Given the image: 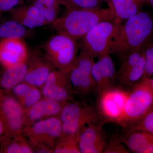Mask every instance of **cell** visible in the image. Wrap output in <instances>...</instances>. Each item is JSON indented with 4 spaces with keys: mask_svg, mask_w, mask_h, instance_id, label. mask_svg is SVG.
<instances>
[{
    "mask_svg": "<svg viewBox=\"0 0 153 153\" xmlns=\"http://www.w3.org/2000/svg\"><path fill=\"white\" fill-rule=\"evenodd\" d=\"M46 20L48 25L58 18L60 5L55 0H31Z\"/></svg>",
    "mask_w": 153,
    "mask_h": 153,
    "instance_id": "obj_24",
    "label": "cell"
},
{
    "mask_svg": "<svg viewBox=\"0 0 153 153\" xmlns=\"http://www.w3.org/2000/svg\"><path fill=\"white\" fill-rule=\"evenodd\" d=\"M128 95V92L114 87L99 94L100 116L106 121L117 123L122 116Z\"/></svg>",
    "mask_w": 153,
    "mask_h": 153,
    "instance_id": "obj_10",
    "label": "cell"
},
{
    "mask_svg": "<svg viewBox=\"0 0 153 153\" xmlns=\"http://www.w3.org/2000/svg\"><path fill=\"white\" fill-rule=\"evenodd\" d=\"M119 138L122 142L134 153H139L146 146L153 142V133L125 129Z\"/></svg>",
    "mask_w": 153,
    "mask_h": 153,
    "instance_id": "obj_19",
    "label": "cell"
},
{
    "mask_svg": "<svg viewBox=\"0 0 153 153\" xmlns=\"http://www.w3.org/2000/svg\"><path fill=\"white\" fill-rule=\"evenodd\" d=\"M116 20L108 8L85 9L76 7L66 10V13L51 24L57 33L68 35L77 39L85 36L97 24Z\"/></svg>",
    "mask_w": 153,
    "mask_h": 153,
    "instance_id": "obj_1",
    "label": "cell"
},
{
    "mask_svg": "<svg viewBox=\"0 0 153 153\" xmlns=\"http://www.w3.org/2000/svg\"><path fill=\"white\" fill-rule=\"evenodd\" d=\"M18 135V139L14 142L9 145L6 150L8 153H34L32 146L28 143L24 136Z\"/></svg>",
    "mask_w": 153,
    "mask_h": 153,
    "instance_id": "obj_27",
    "label": "cell"
},
{
    "mask_svg": "<svg viewBox=\"0 0 153 153\" xmlns=\"http://www.w3.org/2000/svg\"><path fill=\"white\" fill-rule=\"evenodd\" d=\"M121 25L116 20L97 24L81 38L79 46L81 51L94 58L110 54Z\"/></svg>",
    "mask_w": 153,
    "mask_h": 153,
    "instance_id": "obj_3",
    "label": "cell"
},
{
    "mask_svg": "<svg viewBox=\"0 0 153 153\" xmlns=\"http://www.w3.org/2000/svg\"><path fill=\"white\" fill-rule=\"evenodd\" d=\"M149 3L153 7V0H149Z\"/></svg>",
    "mask_w": 153,
    "mask_h": 153,
    "instance_id": "obj_36",
    "label": "cell"
},
{
    "mask_svg": "<svg viewBox=\"0 0 153 153\" xmlns=\"http://www.w3.org/2000/svg\"><path fill=\"white\" fill-rule=\"evenodd\" d=\"M28 64L23 82L37 87L43 86L50 72L55 68L46 56L33 57Z\"/></svg>",
    "mask_w": 153,
    "mask_h": 153,
    "instance_id": "obj_16",
    "label": "cell"
},
{
    "mask_svg": "<svg viewBox=\"0 0 153 153\" xmlns=\"http://www.w3.org/2000/svg\"><path fill=\"white\" fill-rule=\"evenodd\" d=\"M134 85L117 123L123 127L142 117L153 105V94L146 77H143Z\"/></svg>",
    "mask_w": 153,
    "mask_h": 153,
    "instance_id": "obj_5",
    "label": "cell"
},
{
    "mask_svg": "<svg viewBox=\"0 0 153 153\" xmlns=\"http://www.w3.org/2000/svg\"><path fill=\"white\" fill-rule=\"evenodd\" d=\"M71 68L50 72L42 87L41 92L44 97L60 102H67L72 99L74 92L70 78Z\"/></svg>",
    "mask_w": 153,
    "mask_h": 153,
    "instance_id": "obj_9",
    "label": "cell"
},
{
    "mask_svg": "<svg viewBox=\"0 0 153 153\" xmlns=\"http://www.w3.org/2000/svg\"><path fill=\"white\" fill-rule=\"evenodd\" d=\"M119 138L112 136L107 141L103 151L105 153H128L129 151L123 144Z\"/></svg>",
    "mask_w": 153,
    "mask_h": 153,
    "instance_id": "obj_28",
    "label": "cell"
},
{
    "mask_svg": "<svg viewBox=\"0 0 153 153\" xmlns=\"http://www.w3.org/2000/svg\"><path fill=\"white\" fill-rule=\"evenodd\" d=\"M53 153H81L78 147L76 134L62 135L55 144Z\"/></svg>",
    "mask_w": 153,
    "mask_h": 153,
    "instance_id": "obj_25",
    "label": "cell"
},
{
    "mask_svg": "<svg viewBox=\"0 0 153 153\" xmlns=\"http://www.w3.org/2000/svg\"><path fill=\"white\" fill-rule=\"evenodd\" d=\"M67 102H60L44 97L41 98L25 111L24 128L38 121L59 116L63 106Z\"/></svg>",
    "mask_w": 153,
    "mask_h": 153,
    "instance_id": "obj_15",
    "label": "cell"
},
{
    "mask_svg": "<svg viewBox=\"0 0 153 153\" xmlns=\"http://www.w3.org/2000/svg\"><path fill=\"white\" fill-rule=\"evenodd\" d=\"M94 58L81 51L71 66L70 78L74 93L85 96L95 92L96 83L92 73Z\"/></svg>",
    "mask_w": 153,
    "mask_h": 153,
    "instance_id": "obj_8",
    "label": "cell"
},
{
    "mask_svg": "<svg viewBox=\"0 0 153 153\" xmlns=\"http://www.w3.org/2000/svg\"><path fill=\"white\" fill-rule=\"evenodd\" d=\"M32 35L31 29L11 19L0 24V41L6 39H22Z\"/></svg>",
    "mask_w": 153,
    "mask_h": 153,
    "instance_id": "obj_22",
    "label": "cell"
},
{
    "mask_svg": "<svg viewBox=\"0 0 153 153\" xmlns=\"http://www.w3.org/2000/svg\"><path fill=\"white\" fill-rule=\"evenodd\" d=\"M145 51V50H144ZM145 53L144 52L138 62L116 79L123 85L132 86L140 81L144 76L145 72Z\"/></svg>",
    "mask_w": 153,
    "mask_h": 153,
    "instance_id": "obj_23",
    "label": "cell"
},
{
    "mask_svg": "<svg viewBox=\"0 0 153 153\" xmlns=\"http://www.w3.org/2000/svg\"><path fill=\"white\" fill-rule=\"evenodd\" d=\"M102 1H105L107 3H108L111 0H102Z\"/></svg>",
    "mask_w": 153,
    "mask_h": 153,
    "instance_id": "obj_37",
    "label": "cell"
},
{
    "mask_svg": "<svg viewBox=\"0 0 153 153\" xmlns=\"http://www.w3.org/2000/svg\"><path fill=\"white\" fill-rule=\"evenodd\" d=\"M0 113L10 132L16 135L22 134L25 112L18 100L11 97H2L0 99Z\"/></svg>",
    "mask_w": 153,
    "mask_h": 153,
    "instance_id": "obj_12",
    "label": "cell"
},
{
    "mask_svg": "<svg viewBox=\"0 0 153 153\" xmlns=\"http://www.w3.org/2000/svg\"><path fill=\"white\" fill-rule=\"evenodd\" d=\"M23 0H0V13L8 12L12 9L22 4Z\"/></svg>",
    "mask_w": 153,
    "mask_h": 153,
    "instance_id": "obj_31",
    "label": "cell"
},
{
    "mask_svg": "<svg viewBox=\"0 0 153 153\" xmlns=\"http://www.w3.org/2000/svg\"><path fill=\"white\" fill-rule=\"evenodd\" d=\"M59 116L62 123L63 135L76 134L86 125L97 123L100 117L94 107L69 102L63 106Z\"/></svg>",
    "mask_w": 153,
    "mask_h": 153,
    "instance_id": "obj_7",
    "label": "cell"
},
{
    "mask_svg": "<svg viewBox=\"0 0 153 153\" xmlns=\"http://www.w3.org/2000/svg\"><path fill=\"white\" fill-rule=\"evenodd\" d=\"M149 0H111L108 8L114 14L117 22L122 23L140 12Z\"/></svg>",
    "mask_w": 153,
    "mask_h": 153,
    "instance_id": "obj_18",
    "label": "cell"
},
{
    "mask_svg": "<svg viewBox=\"0 0 153 153\" xmlns=\"http://www.w3.org/2000/svg\"><path fill=\"white\" fill-rule=\"evenodd\" d=\"M146 77L151 89H153V77Z\"/></svg>",
    "mask_w": 153,
    "mask_h": 153,
    "instance_id": "obj_35",
    "label": "cell"
},
{
    "mask_svg": "<svg viewBox=\"0 0 153 153\" xmlns=\"http://www.w3.org/2000/svg\"><path fill=\"white\" fill-rule=\"evenodd\" d=\"M103 124L102 123L88 124L77 132L76 137L80 153H103L107 143Z\"/></svg>",
    "mask_w": 153,
    "mask_h": 153,
    "instance_id": "obj_11",
    "label": "cell"
},
{
    "mask_svg": "<svg viewBox=\"0 0 153 153\" xmlns=\"http://www.w3.org/2000/svg\"><path fill=\"white\" fill-rule=\"evenodd\" d=\"M13 92L25 112L42 98V92L38 87L24 82L14 87Z\"/></svg>",
    "mask_w": 153,
    "mask_h": 153,
    "instance_id": "obj_21",
    "label": "cell"
},
{
    "mask_svg": "<svg viewBox=\"0 0 153 153\" xmlns=\"http://www.w3.org/2000/svg\"><path fill=\"white\" fill-rule=\"evenodd\" d=\"M23 1H26V0H23Z\"/></svg>",
    "mask_w": 153,
    "mask_h": 153,
    "instance_id": "obj_38",
    "label": "cell"
},
{
    "mask_svg": "<svg viewBox=\"0 0 153 153\" xmlns=\"http://www.w3.org/2000/svg\"><path fill=\"white\" fill-rule=\"evenodd\" d=\"M4 124L0 118V137L4 133Z\"/></svg>",
    "mask_w": 153,
    "mask_h": 153,
    "instance_id": "obj_34",
    "label": "cell"
},
{
    "mask_svg": "<svg viewBox=\"0 0 153 153\" xmlns=\"http://www.w3.org/2000/svg\"><path fill=\"white\" fill-rule=\"evenodd\" d=\"M27 47L22 39H6L0 41V63L6 68L27 62Z\"/></svg>",
    "mask_w": 153,
    "mask_h": 153,
    "instance_id": "obj_14",
    "label": "cell"
},
{
    "mask_svg": "<svg viewBox=\"0 0 153 153\" xmlns=\"http://www.w3.org/2000/svg\"><path fill=\"white\" fill-rule=\"evenodd\" d=\"M59 4L64 6L66 10H70L73 8L78 7L72 2L71 0H55Z\"/></svg>",
    "mask_w": 153,
    "mask_h": 153,
    "instance_id": "obj_32",
    "label": "cell"
},
{
    "mask_svg": "<svg viewBox=\"0 0 153 153\" xmlns=\"http://www.w3.org/2000/svg\"><path fill=\"white\" fill-rule=\"evenodd\" d=\"M123 128L130 130L153 133V105L142 117Z\"/></svg>",
    "mask_w": 153,
    "mask_h": 153,
    "instance_id": "obj_26",
    "label": "cell"
},
{
    "mask_svg": "<svg viewBox=\"0 0 153 153\" xmlns=\"http://www.w3.org/2000/svg\"><path fill=\"white\" fill-rule=\"evenodd\" d=\"M75 5L85 9L100 8L102 0H71Z\"/></svg>",
    "mask_w": 153,
    "mask_h": 153,
    "instance_id": "obj_30",
    "label": "cell"
},
{
    "mask_svg": "<svg viewBox=\"0 0 153 153\" xmlns=\"http://www.w3.org/2000/svg\"><path fill=\"white\" fill-rule=\"evenodd\" d=\"M8 12L12 19L29 29L48 25L40 11L32 4L18 6Z\"/></svg>",
    "mask_w": 153,
    "mask_h": 153,
    "instance_id": "obj_17",
    "label": "cell"
},
{
    "mask_svg": "<svg viewBox=\"0 0 153 153\" xmlns=\"http://www.w3.org/2000/svg\"><path fill=\"white\" fill-rule=\"evenodd\" d=\"M144 53L146 65L143 77H152L153 76V45L145 47Z\"/></svg>",
    "mask_w": 153,
    "mask_h": 153,
    "instance_id": "obj_29",
    "label": "cell"
},
{
    "mask_svg": "<svg viewBox=\"0 0 153 153\" xmlns=\"http://www.w3.org/2000/svg\"><path fill=\"white\" fill-rule=\"evenodd\" d=\"M22 133L29 138L37 153H53L55 144L63 135L59 116L38 121L23 128Z\"/></svg>",
    "mask_w": 153,
    "mask_h": 153,
    "instance_id": "obj_4",
    "label": "cell"
},
{
    "mask_svg": "<svg viewBox=\"0 0 153 153\" xmlns=\"http://www.w3.org/2000/svg\"><path fill=\"white\" fill-rule=\"evenodd\" d=\"M153 21L145 12H140L122 24L110 53L123 59L131 52L146 47L152 34Z\"/></svg>",
    "mask_w": 153,
    "mask_h": 153,
    "instance_id": "obj_2",
    "label": "cell"
},
{
    "mask_svg": "<svg viewBox=\"0 0 153 153\" xmlns=\"http://www.w3.org/2000/svg\"><path fill=\"white\" fill-rule=\"evenodd\" d=\"M139 153H153V142L142 149Z\"/></svg>",
    "mask_w": 153,
    "mask_h": 153,
    "instance_id": "obj_33",
    "label": "cell"
},
{
    "mask_svg": "<svg viewBox=\"0 0 153 153\" xmlns=\"http://www.w3.org/2000/svg\"><path fill=\"white\" fill-rule=\"evenodd\" d=\"M92 73L96 83L95 92L98 95L114 87L116 72L110 54L98 57L94 63Z\"/></svg>",
    "mask_w": 153,
    "mask_h": 153,
    "instance_id": "obj_13",
    "label": "cell"
},
{
    "mask_svg": "<svg viewBox=\"0 0 153 153\" xmlns=\"http://www.w3.org/2000/svg\"><path fill=\"white\" fill-rule=\"evenodd\" d=\"M46 57L58 69L70 68L77 57L76 39L61 33L52 36L44 44Z\"/></svg>",
    "mask_w": 153,
    "mask_h": 153,
    "instance_id": "obj_6",
    "label": "cell"
},
{
    "mask_svg": "<svg viewBox=\"0 0 153 153\" xmlns=\"http://www.w3.org/2000/svg\"><path fill=\"white\" fill-rule=\"evenodd\" d=\"M28 67L27 60L6 68L0 76V84L2 87L10 89L23 82Z\"/></svg>",
    "mask_w": 153,
    "mask_h": 153,
    "instance_id": "obj_20",
    "label": "cell"
}]
</instances>
